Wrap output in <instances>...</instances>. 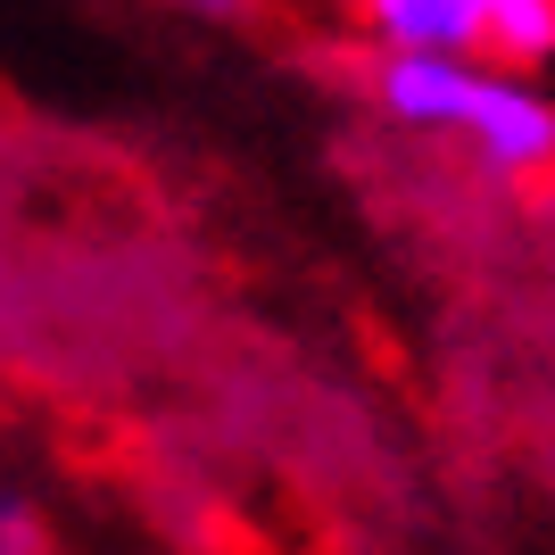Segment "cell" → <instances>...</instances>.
<instances>
[{
	"instance_id": "3",
	"label": "cell",
	"mask_w": 555,
	"mask_h": 555,
	"mask_svg": "<svg viewBox=\"0 0 555 555\" xmlns=\"http://www.w3.org/2000/svg\"><path fill=\"white\" fill-rule=\"evenodd\" d=\"M50 539H42V514L25 506L17 489H0V555H42Z\"/></svg>"
},
{
	"instance_id": "4",
	"label": "cell",
	"mask_w": 555,
	"mask_h": 555,
	"mask_svg": "<svg viewBox=\"0 0 555 555\" xmlns=\"http://www.w3.org/2000/svg\"><path fill=\"white\" fill-rule=\"evenodd\" d=\"M158 9H175V17H199V25H249L266 0H158Z\"/></svg>"
},
{
	"instance_id": "2",
	"label": "cell",
	"mask_w": 555,
	"mask_h": 555,
	"mask_svg": "<svg viewBox=\"0 0 555 555\" xmlns=\"http://www.w3.org/2000/svg\"><path fill=\"white\" fill-rule=\"evenodd\" d=\"M340 25L365 50H448L498 67L555 59V0H340Z\"/></svg>"
},
{
	"instance_id": "1",
	"label": "cell",
	"mask_w": 555,
	"mask_h": 555,
	"mask_svg": "<svg viewBox=\"0 0 555 555\" xmlns=\"http://www.w3.org/2000/svg\"><path fill=\"white\" fill-rule=\"evenodd\" d=\"M365 92L398 133L440 141L498 183H547L555 175V100L498 59H448V50H365Z\"/></svg>"
}]
</instances>
